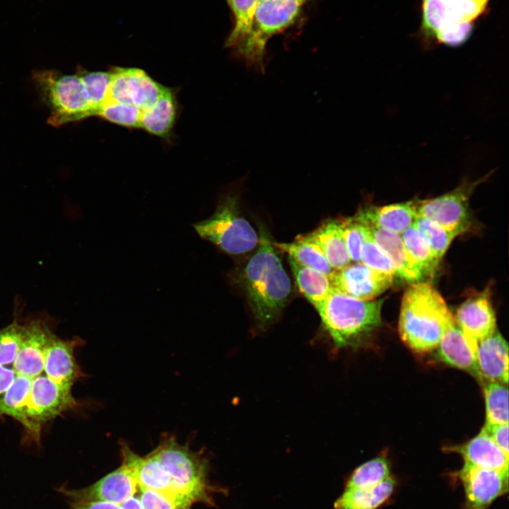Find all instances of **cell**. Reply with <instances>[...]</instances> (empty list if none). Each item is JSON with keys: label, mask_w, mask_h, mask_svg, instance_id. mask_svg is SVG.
<instances>
[{"label": "cell", "mask_w": 509, "mask_h": 509, "mask_svg": "<svg viewBox=\"0 0 509 509\" xmlns=\"http://www.w3.org/2000/svg\"><path fill=\"white\" fill-rule=\"evenodd\" d=\"M138 494L144 509H191L189 500L173 495L139 488Z\"/></svg>", "instance_id": "obj_39"}, {"label": "cell", "mask_w": 509, "mask_h": 509, "mask_svg": "<svg viewBox=\"0 0 509 509\" xmlns=\"http://www.w3.org/2000/svg\"><path fill=\"white\" fill-rule=\"evenodd\" d=\"M414 227L429 245L434 257L440 262L454 238L460 235L444 229L434 221L417 216Z\"/></svg>", "instance_id": "obj_33"}, {"label": "cell", "mask_w": 509, "mask_h": 509, "mask_svg": "<svg viewBox=\"0 0 509 509\" xmlns=\"http://www.w3.org/2000/svg\"><path fill=\"white\" fill-rule=\"evenodd\" d=\"M33 379L16 375L8 390L0 396V414L8 415L26 425V409Z\"/></svg>", "instance_id": "obj_27"}, {"label": "cell", "mask_w": 509, "mask_h": 509, "mask_svg": "<svg viewBox=\"0 0 509 509\" xmlns=\"http://www.w3.org/2000/svg\"><path fill=\"white\" fill-rule=\"evenodd\" d=\"M77 405L71 387L60 385L47 375H38L32 380L25 428L38 441L43 423Z\"/></svg>", "instance_id": "obj_10"}, {"label": "cell", "mask_w": 509, "mask_h": 509, "mask_svg": "<svg viewBox=\"0 0 509 509\" xmlns=\"http://www.w3.org/2000/svg\"><path fill=\"white\" fill-rule=\"evenodd\" d=\"M167 471L175 492L194 503L213 505L215 488L208 479L209 464L198 452L180 444L173 436H165L152 451Z\"/></svg>", "instance_id": "obj_5"}, {"label": "cell", "mask_w": 509, "mask_h": 509, "mask_svg": "<svg viewBox=\"0 0 509 509\" xmlns=\"http://www.w3.org/2000/svg\"><path fill=\"white\" fill-rule=\"evenodd\" d=\"M70 509H122L120 505L104 501H70Z\"/></svg>", "instance_id": "obj_41"}, {"label": "cell", "mask_w": 509, "mask_h": 509, "mask_svg": "<svg viewBox=\"0 0 509 509\" xmlns=\"http://www.w3.org/2000/svg\"><path fill=\"white\" fill-rule=\"evenodd\" d=\"M229 1V0H227V1Z\"/></svg>", "instance_id": "obj_44"}, {"label": "cell", "mask_w": 509, "mask_h": 509, "mask_svg": "<svg viewBox=\"0 0 509 509\" xmlns=\"http://www.w3.org/2000/svg\"><path fill=\"white\" fill-rule=\"evenodd\" d=\"M32 80L49 110L47 123L59 127L95 116L79 71L64 74L55 70L35 71Z\"/></svg>", "instance_id": "obj_4"}, {"label": "cell", "mask_w": 509, "mask_h": 509, "mask_svg": "<svg viewBox=\"0 0 509 509\" xmlns=\"http://www.w3.org/2000/svg\"><path fill=\"white\" fill-rule=\"evenodd\" d=\"M489 0H422L425 35L437 43L462 45L469 37L474 21Z\"/></svg>", "instance_id": "obj_7"}, {"label": "cell", "mask_w": 509, "mask_h": 509, "mask_svg": "<svg viewBox=\"0 0 509 509\" xmlns=\"http://www.w3.org/2000/svg\"><path fill=\"white\" fill-rule=\"evenodd\" d=\"M306 0H260L252 30L247 38L234 49L238 57L262 73L265 69L268 40L290 26Z\"/></svg>", "instance_id": "obj_8"}, {"label": "cell", "mask_w": 509, "mask_h": 509, "mask_svg": "<svg viewBox=\"0 0 509 509\" xmlns=\"http://www.w3.org/2000/svg\"><path fill=\"white\" fill-rule=\"evenodd\" d=\"M141 113L135 106L105 100L97 116L123 127L140 128Z\"/></svg>", "instance_id": "obj_35"}, {"label": "cell", "mask_w": 509, "mask_h": 509, "mask_svg": "<svg viewBox=\"0 0 509 509\" xmlns=\"http://www.w3.org/2000/svg\"><path fill=\"white\" fill-rule=\"evenodd\" d=\"M457 476L464 488V509H487L508 491L507 471L485 469L464 462Z\"/></svg>", "instance_id": "obj_14"}, {"label": "cell", "mask_w": 509, "mask_h": 509, "mask_svg": "<svg viewBox=\"0 0 509 509\" xmlns=\"http://www.w3.org/2000/svg\"><path fill=\"white\" fill-rule=\"evenodd\" d=\"M408 255L423 276H433L440 262L413 225L401 234Z\"/></svg>", "instance_id": "obj_28"}, {"label": "cell", "mask_w": 509, "mask_h": 509, "mask_svg": "<svg viewBox=\"0 0 509 509\" xmlns=\"http://www.w3.org/2000/svg\"><path fill=\"white\" fill-rule=\"evenodd\" d=\"M368 228L373 240L391 259L396 276L412 283L419 282L423 278L411 261L401 235L381 228Z\"/></svg>", "instance_id": "obj_23"}, {"label": "cell", "mask_w": 509, "mask_h": 509, "mask_svg": "<svg viewBox=\"0 0 509 509\" xmlns=\"http://www.w3.org/2000/svg\"><path fill=\"white\" fill-rule=\"evenodd\" d=\"M80 339L64 340L54 334L47 347L44 371L54 382L71 387L83 373L74 357Z\"/></svg>", "instance_id": "obj_19"}, {"label": "cell", "mask_w": 509, "mask_h": 509, "mask_svg": "<svg viewBox=\"0 0 509 509\" xmlns=\"http://www.w3.org/2000/svg\"><path fill=\"white\" fill-rule=\"evenodd\" d=\"M456 324L477 343L493 334L496 320L487 291L464 301L454 317Z\"/></svg>", "instance_id": "obj_17"}, {"label": "cell", "mask_w": 509, "mask_h": 509, "mask_svg": "<svg viewBox=\"0 0 509 509\" xmlns=\"http://www.w3.org/2000/svg\"><path fill=\"white\" fill-rule=\"evenodd\" d=\"M478 343L467 336L455 322L445 332L436 347V358L464 370L483 383L477 362Z\"/></svg>", "instance_id": "obj_16"}, {"label": "cell", "mask_w": 509, "mask_h": 509, "mask_svg": "<svg viewBox=\"0 0 509 509\" xmlns=\"http://www.w3.org/2000/svg\"><path fill=\"white\" fill-rule=\"evenodd\" d=\"M297 238L315 245L334 270L351 262L343 238L340 219L326 221L312 232Z\"/></svg>", "instance_id": "obj_21"}, {"label": "cell", "mask_w": 509, "mask_h": 509, "mask_svg": "<svg viewBox=\"0 0 509 509\" xmlns=\"http://www.w3.org/2000/svg\"><path fill=\"white\" fill-rule=\"evenodd\" d=\"M240 282L260 328L279 316L291 293V282L275 247L261 230L258 247L242 269Z\"/></svg>", "instance_id": "obj_1"}, {"label": "cell", "mask_w": 509, "mask_h": 509, "mask_svg": "<svg viewBox=\"0 0 509 509\" xmlns=\"http://www.w3.org/2000/svg\"><path fill=\"white\" fill-rule=\"evenodd\" d=\"M383 300H362L332 291L317 310L324 328L338 347L356 346L382 324Z\"/></svg>", "instance_id": "obj_3"}, {"label": "cell", "mask_w": 509, "mask_h": 509, "mask_svg": "<svg viewBox=\"0 0 509 509\" xmlns=\"http://www.w3.org/2000/svg\"><path fill=\"white\" fill-rule=\"evenodd\" d=\"M395 485L393 477L389 476L375 487L367 488H345L334 504V509H376L388 499Z\"/></svg>", "instance_id": "obj_26"}, {"label": "cell", "mask_w": 509, "mask_h": 509, "mask_svg": "<svg viewBox=\"0 0 509 509\" xmlns=\"http://www.w3.org/2000/svg\"><path fill=\"white\" fill-rule=\"evenodd\" d=\"M275 248L287 253L301 264L330 276L334 269L322 252L313 244L296 238L292 242H271Z\"/></svg>", "instance_id": "obj_30"}, {"label": "cell", "mask_w": 509, "mask_h": 509, "mask_svg": "<svg viewBox=\"0 0 509 509\" xmlns=\"http://www.w3.org/2000/svg\"><path fill=\"white\" fill-rule=\"evenodd\" d=\"M487 423L508 424V390L505 385L484 382Z\"/></svg>", "instance_id": "obj_32"}, {"label": "cell", "mask_w": 509, "mask_h": 509, "mask_svg": "<svg viewBox=\"0 0 509 509\" xmlns=\"http://www.w3.org/2000/svg\"><path fill=\"white\" fill-rule=\"evenodd\" d=\"M477 362L484 382L508 383V346L499 332L478 343Z\"/></svg>", "instance_id": "obj_20"}, {"label": "cell", "mask_w": 509, "mask_h": 509, "mask_svg": "<svg viewBox=\"0 0 509 509\" xmlns=\"http://www.w3.org/2000/svg\"><path fill=\"white\" fill-rule=\"evenodd\" d=\"M21 300L15 299L16 314L13 321L0 329V365H6L13 363L23 340L24 320L19 317Z\"/></svg>", "instance_id": "obj_34"}, {"label": "cell", "mask_w": 509, "mask_h": 509, "mask_svg": "<svg viewBox=\"0 0 509 509\" xmlns=\"http://www.w3.org/2000/svg\"><path fill=\"white\" fill-rule=\"evenodd\" d=\"M120 506L122 509H144L138 493L126 500Z\"/></svg>", "instance_id": "obj_43"}, {"label": "cell", "mask_w": 509, "mask_h": 509, "mask_svg": "<svg viewBox=\"0 0 509 509\" xmlns=\"http://www.w3.org/2000/svg\"><path fill=\"white\" fill-rule=\"evenodd\" d=\"M417 199L385 206H366L353 216L367 227L402 234L412 226L417 216Z\"/></svg>", "instance_id": "obj_18"}, {"label": "cell", "mask_w": 509, "mask_h": 509, "mask_svg": "<svg viewBox=\"0 0 509 509\" xmlns=\"http://www.w3.org/2000/svg\"><path fill=\"white\" fill-rule=\"evenodd\" d=\"M198 235L230 255H240L252 250L259 236L240 211L238 193L229 192L220 199L209 218L194 224Z\"/></svg>", "instance_id": "obj_6"}, {"label": "cell", "mask_w": 509, "mask_h": 509, "mask_svg": "<svg viewBox=\"0 0 509 509\" xmlns=\"http://www.w3.org/2000/svg\"><path fill=\"white\" fill-rule=\"evenodd\" d=\"M460 454L464 462L474 466L508 472V458L481 429L480 433L464 444L450 447Z\"/></svg>", "instance_id": "obj_22"}, {"label": "cell", "mask_w": 509, "mask_h": 509, "mask_svg": "<svg viewBox=\"0 0 509 509\" xmlns=\"http://www.w3.org/2000/svg\"><path fill=\"white\" fill-rule=\"evenodd\" d=\"M343 238L351 262H360L363 245L369 236L367 226L353 217L341 220Z\"/></svg>", "instance_id": "obj_37"}, {"label": "cell", "mask_w": 509, "mask_h": 509, "mask_svg": "<svg viewBox=\"0 0 509 509\" xmlns=\"http://www.w3.org/2000/svg\"><path fill=\"white\" fill-rule=\"evenodd\" d=\"M360 262L376 272L392 277L396 276L391 259L373 240L370 235L361 248Z\"/></svg>", "instance_id": "obj_38"}, {"label": "cell", "mask_w": 509, "mask_h": 509, "mask_svg": "<svg viewBox=\"0 0 509 509\" xmlns=\"http://www.w3.org/2000/svg\"><path fill=\"white\" fill-rule=\"evenodd\" d=\"M51 322L46 314L24 319L23 340L13 361V370L16 375L33 379L44 370L47 347L54 334Z\"/></svg>", "instance_id": "obj_12"}, {"label": "cell", "mask_w": 509, "mask_h": 509, "mask_svg": "<svg viewBox=\"0 0 509 509\" xmlns=\"http://www.w3.org/2000/svg\"><path fill=\"white\" fill-rule=\"evenodd\" d=\"M493 174L476 180H463L453 190L439 197L416 201L417 216L430 219L444 229L461 234L470 226L469 199L475 189Z\"/></svg>", "instance_id": "obj_9"}, {"label": "cell", "mask_w": 509, "mask_h": 509, "mask_svg": "<svg viewBox=\"0 0 509 509\" xmlns=\"http://www.w3.org/2000/svg\"><path fill=\"white\" fill-rule=\"evenodd\" d=\"M58 491L70 501H104L121 505L138 493L139 486L132 472L122 462L119 467L89 486L80 489L62 486Z\"/></svg>", "instance_id": "obj_15"}, {"label": "cell", "mask_w": 509, "mask_h": 509, "mask_svg": "<svg viewBox=\"0 0 509 509\" xmlns=\"http://www.w3.org/2000/svg\"><path fill=\"white\" fill-rule=\"evenodd\" d=\"M16 375L13 369L0 365V396L8 390Z\"/></svg>", "instance_id": "obj_42"}, {"label": "cell", "mask_w": 509, "mask_h": 509, "mask_svg": "<svg viewBox=\"0 0 509 509\" xmlns=\"http://www.w3.org/2000/svg\"><path fill=\"white\" fill-rule=\"evenodd\" d=\"M110 74L106 100L133 105L142 112L153 107L167 88L138 68L115 67Z\"/></svg>", "instance_id": "obj_11"}, {"label": "cell", "mask_w": 509, "mask_h": 509, "mask_svg": "<svg viewBox=\"0 0 509 509\" xmlns=\"http://www.w3.org/2000/svg\"><path fill=\"white\" fill-rule=\"evenodd\" d=\"M482 430L496 445L509 457L508 424H491L486 423Z\"/></svg>", "instance_id": "obj_40"}, {"label": "cell", "mask_w": 509, "mask_h": 509, "mask_svg": "<svg viewBox=\"0 0 509 509\" xmlns=\"http://www.w3.org/2000/svg\"><path fill=\"white\" fill-rule=\"evenodd\" d=\"M83 81L88 91L95 116L107 98L110 83V71H88L78 68Z\"/></svg>", "instance_id": "obj_36"}, {"label": "cell", "mask_w": 509, "mask_h": 509, "mask_svg": "<svg viewBox=\"0 0 509 509\" xmlns=\"http://www.w3.org/2000/svg\"><path fill=\"white\" fill-rule=\"evenodd\" d=\"M329 279L334 291L362 300H372L392 286L394 277L376 272L361 262H351L334 270Z\"/></svg>", "instance_id": "obj_13"}, {"label": "cell", "mask_w": 509, "mask_h": 509, "mask_svg": "<svg viewBox=\"0 0 509 509\" xmlns=\"http://www.w3.org/2000/svg\"><path fill=\"white\" fill-rule=\"evenodd\" d=\"M288 260L299 291L317 310L333 291L329 276L290 256Z\"/></svg>", "instance_id": "obj_24"}, {"label": "cell", "mask_w": 509, "mask_h": 509, "mask_svg": "<svg viewBox=\"0 0 509 509\" xmlns=\"http://www.w3.org/2000/svg\"><path fill=\"white\" fill-rule=\"evenodd\" d=\"M390 467L383 456L372 459L357 467L346 482L345 488H367L375 487L387 479Z\"/></svg>", "instance_id": "obj_31"}, {"label": "cell", "mask_w": 509, "mask_h": 509, "mask_svg": "<svg viewBox=\"0 0 509 509\" xmlns=\"http://www.w3.org/2000/svg\"><path fill=\"white\" fill-rule=\"evenodd\" d=\"M260 0H229L234 16V25L226 40V47L233 50L249 36Z\"/></svg>", "instance_id": "obj_29"}, {"label": "cell", "mask_w": 509, "mask_h": 509, "mask_svg": "<svg viewBox=\"0 0 509 509\" xmlns=\"http://www.w3.org/2000/svg\"><path fill=\"white\" fill-rule=\"evenodd\" d=\"M454 322L445 300L430 283H413L404 293L398 329L403 342L413 351L435 349Z\"/></svg>", "instance_id": "obj_2"}, {"label": "cell", "mask_w": 509, "mask_h": 509, "mask_svg": "<svg viewBox=\"0 0 509 509\" xmlns=\"http://www.w3.org/2000/svg\"><path fill=\"white\" fill-rule=\"evenodd\" d=\"M177 115V100L172 90L166 88L156 102L148 110L142 112L140 128L148 133L168 138L172 130Z\"/></svg>", "instance_id": "obj_25"}]
</instances>
